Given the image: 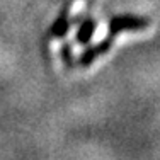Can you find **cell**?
Instances as JSON below:
<instances>
[{
	"instance_id": "1",
	"label": "cell",
	"mask_w": 160,
	"mask_h": 160,
	"mask_svg": "<svg viewBox=\"0 0 160 160\" xmlns=\"http://www.w3.org/2000/svg\"><path fill=\"white\" fill-rule=\"evenodd\" d=\"M150 26L148 17H140V16H116L109 21V36H118L123 31H143Z\"/></svg>"
},
{
	"instance_id": "2",
	"label": "cell",
	"mask_w": 160,
	"mask_h": 160,
	"mask_svg": "<svg viewBox=\"0 0 160 160\" xmlns=\"http://www.w3.org/2000/svg\"><path fill=\"white\" fill-rule=\"evenodd\" d=\"M112 41H114V36H108L106 39H102L101 43H97V44H94V46L87 48L85 51L82 53V56H80L78 65H80V67H89V65L92 63L97 56H102L104 53H108L109 49L112 48Z\"/></svg>"
},
{
	"instance_id": "3",
	"label": "cell",
	"mask_w": 160,
	"mask_h": 160,
	"mask_svg": "<svg viewBox=\"0 0 160 160\" xmlns=\"http://www.w3.org/2000/svg\"><path fill=\"white\" fill-rule=\"evenodd\" d=\"M94 31H96V21H94V17L87 16L85 21H82V24H80V29H78V34H77V41L80 44H87L90 39H92Z\"/></svg>"
}]
</instances>
